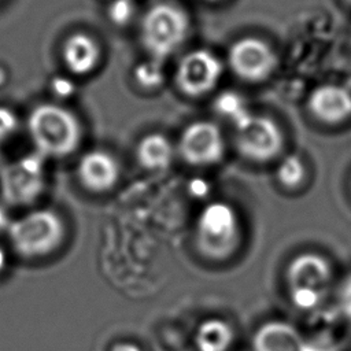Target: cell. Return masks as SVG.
Segmentation results:
<instances>
[{"label": "cell", "instance_id": "6da1fadb", "mask_svg": "<svg viewBox=\"0 0 351 351\" xmlns=\"http://www.w3.org/2000/svg\"><path fill=\"white\" fill-rule=\"evenodd\" d=\"M33 151L48 158L73 154L82 137L78 117L64 104L44 100L33 104L23 121Z\"/></svg>", "mask_w": 351, "mask_h": 351}, {"label": "cell", "instance_id": "7a4b0ae2", "mask_svg": "<svg viewBox=\"0 0 351 351\" xmlns=\"http://www.w3.org/2000/svg\"><path fill=\"white\" fill-rule=\"evenodd\" d=\"M64 237V223L51 208H34L12 219L8 243L19 256L33 259L55 251Z\"/></svg>", "mask_w": 351, "mask_h": 351}, {"label": "cell", "instance_id": "3957f363", "mask_svg": "<svg viewBox=\"0 0 351 351\" xmlns=\"http://www.w3.org/2000/svg\"><path fill=\"white\" fill-rule=\"evenodd\" d=\"M189 18L184 10L170 3L152 5L143 16L140 37L152 59L162 62L185 41Z\"/></svg>", "mask_w": 351, "mask_h": 351}, {"label": "cell", "instance_id": "277c9868", "mask_svg": "<svg viewBox=\"0 0 351 351\" xmlns=\"http://www.w3.org/2000/svg\"><path fill=\"white\" fill-rule=\"evenodd\" d=\"M45 162L36 151L4 162L0 170V195L4 203L15 207L34 203L47 184Z\"/></svg>", "mask_w": 351, "mask_h": 351}, {"label": "cell", "instance_id": "5b68a950", "mask_svg": "<svg viewBox=\"0 0 351 351\" xmlns=\"http://www.w3.org/2000/svg\"><path fill=\"white\" fill-rule=\"evenodd\" d=\"M239 241L234 210L223 202L207 204L196 221V243L200 252L213 259L228 258Z\"/></svg>", "mask_w": 351, "mask_h": 351}, {"label": "cell", "instance_id": "8992f818", "mask_svg": "<svg viewBox=\"0 0 351 351\" xmlns=\"http://www.w3.org/2000/svg\"><path fill=\"white\" fill-rule=\"evenodd\" d=\"M236 147L250 160L267 162L281 151L282 134L273 119L250 114L236 125Z\"/></svg>", "mask_w": 351, "mask_h": 351}, {"label": "cell", "instance_id": "52a82bcc", "mask_svg": "<svg viewBox=\"0 0 351 351\" xmlns=\"http://www.w3.org/2000/svg\"><path fill=\"white\" fill-rule=\"evenodd\" d=\"M222 63L207 49H195L186 53L176 70L178 89L192 97L211 92L222 75Z\"/></svg>", "mask_w": 351, "mask_h": 351}, {"label": "cell", "instance_id": "ba28073f", "mask_svg": "<svg viewBox=\"0 0 351 351\" xmlns=\"http://www.w3.org/2000/svg\"><path fill=\"white\" fill-rule=\"evenodd\" d=\"M228 63L241 80L258 82L266 80L274 71L277 55L265 41L255 37H243L230 45Z\"/></svg>", "mask_w": 351, "mask_h": 351}, {"label": "cell", "instance_id": "9c48e42d", "mask_svg": "<svg viewBox=\"0 0 351 351\" xmlns=\"http://www.w3.org/2000/svg\"><path fill=\"white\" fill-rule=\"evenodd\" d=\"M225 143L219 128L208 121L189 123L180 138V154L185 162L195 166H208L223 156Z\"/></svg>", "mask_w": 351, "mask_h": 351}, {"label": "cell", "instance_id": "30bf717a", "mask_svg": "<svg viewBox=\"0 0 351 351\" xmlns=\"http://www.w3.org/2000/svg\"><path fill=\"white\" fill-rule=\"evenodd\" d=\"M332 278V269L329 262L314 252H304L293 258L287 270V280L289 289H308L326 291Z\"/></svg>", "mask_w": 351, "mask_h": 351}, {"label": "cell", "instance_id": "8fae6325", "mask_svg": "<svg viewBox=\"0 0 351 351\" xmlns=\"http://www.w3.org/2000/svg\"><path fill=\"white\" fill-rule=\"evenodd\" d=\"M252 348L254 351H328L311 346L295 326L284 321L261 325L252 337Z\"/></svg>", "mask_w": 351, "mask_h": 351}, {"label": "cell", "instance_id": "7c38bea8", "mask_svg": "<svg viewBox=\"0 0 351 351\" xmlns=\"http://www.w3.org/2000/svg\"><path fill=\"white\" fill-rule=\"evenodd\" d=\"M310 112L325 123H340L351 117V92L340 85L317 86L308 96Z\"/></svg>", "mask_w": 351, "mask_h": 351}, {"label": "cell", "instance_id": "4fadbf2b", "mask_svg": "<svg viewBox=\"0 0 351 351\" xmlns=\"http://www.w3.org/2000/svg\"><path fill=\"white\" fill-rule=\"evenodd\" d=\"M60 60L71 75H88L100 60L99 44L88 33H70L60 45Z\"/></svg>", "mask_w": 351, "mask_h": 351}, {"label": "cell", "instance_id": "5bb4252c", "mask_svg": "<svg viewBox=\"0 0 351 351\" xmlns=\"http://www.w3.org/2000/svg\"><path fill=\"white\" fill-rule=\"evenodd\" d=\"M117 160L104 151L93 149L84 154L77 166L80 182L92 192L108 191L118 180Z\"/></svg>", "mask_w": 351, "mask_h": 351}, {"label": "cell", "instance_id": "9a60e30c", "mask_svg": "<svg viewBox=\"0 0 351 351\" xmlns=\"http://www.w3.org/2000/svg\"><path fill=\"white\" fill-rule=\"evenodd\" d=\"M137 159L148 170L166 169L173 159L171 143L160 133L147 134L137 145Z\"/></svg>", "mask_w": 351, "mask_h": 351}, {"label": "cell", "instance_id": "2e32d148", "mask_svg": "<svg viewBox=\"0 0 351 351\" xmlns=\"http://www.w3.org/2000/svg\"><path fill=\"white\" fill-rule=\"evenodd\" d=\"M233 340L230 325L219 318L203 321L195 335V344L199 351H226Z\"/></svg>", "mask_w": 351, "mask_h": 351}, {"label": "cell", "instance_id": "e0dca14e", "mask_svg": "<svg viewBox=\"0 0 351 351\" xmlns=\"http://www.w3.org/2000/svg\"><path fill=\"white\" fill-rule=\"evenodd\" d=\"M214 107L218 114L229 118L234 126L244 121L251 112L247 110L244 100L234 92H223L221 93L214 103Z\"/></svg>", "mask_w": 351, "mask_h": 351}, {"label": "cell", "instance_id": "ac0fdd59", "mask_svg": "<svg viewBox=\"0 0 351 351\" xmlns=\"http://www.w3.org/2000/svg\"><path fill=\"white\" fill-rule=\"evenodd\" d=\"M306 169L303 162L296 155L285 156L277 167V180L285 188H296L304 180Z\"/></svg>", "mask_w": 351, "mask_h": 351}, {"label": "cell", "instance_id": "d6986e66", "mask_svg": "<svg viewBox=\"0 0 351 351\" xmlns=\"http://www.w3.org/2000/svg\"><path fill=\"white\" fill-rule=\"evenodd\" d=\"M136 82L145 89H156L165 81V73L159 60L151 59L136 66L134 69Z\"/></svg>", "mask_w": 351, "mask_h": 351}, {"label": "cell", "instance_id": "ffe728a7", "mask_svg": "<svg viewBox=\"0 0 351 351\" xmlns=\"http://www.w3.org/2000/svg\"><path fill=\"white\" fill-rule=\"evenodd\" d=\"M22 128L19 114L7 104H0V147L14 138Z\"/></svg>", "mask_w": 351, "mask_h": 351}, {"label": "cell", "instance_id": "44dd1931", "mask_svg": "<svg viewBox=\"0 0 351 351\" xmlns=\"http://www.w3.org/2000/svg\"><path fill=\"white\" fill-rule=\"evenodd\" d=\"M48 92L51 95L49 100L62 103L75 93V84L70 77L55 75L48 81Z\"/></svg>", "mask_w": 351, "mask_h": 351}, {"label": "cell", "instance_id": "7402d4cb", "mask_svg": "<svg viewBox=\"0 0 351 351\" xmlns=\"http://www.w3.org/2000/svg\"><path fill=\"white\" fill-rule=\"evenodd\" d=\"M107 15L111 23L117 26H125L134 15L133 0H112L108 5Z\"/></svg>", "mask_w": 351, "mask_h": 351}, {"label": "cell", "instance_id": "603a6c76", "mask_svg": "<svg viewBox=\"0 0 351 351\" xmlns=\"http://www.w3.org/2000/svg\"><path fill=\"white\" fill-rule=\"evenodd\" d=\"M339 308L340 311L351 319V274L341 282L339 288Z\"/></svg>", "mask_w": 351, "mask_h": 351}, {"label": "cell", "instance_id": "cb8c5ba5", "mask_svg": "<svg viewBox=\"0 0 351 351\" xmlns=\"http://www.w3.org/2000/svg\"><path fill=\"white\" fill-rule=\"evenodd\" d=\"M189 192L196 196V197H203L207 195L208 192V185L204 180L200 178H195L192 180V182L189 184Z\"/></svg>", "mask_w": 351, "mask_h": 351}, {"label": "cell", "instance_id": "d4e9b609", "mask_svg": "<svg viewBox=\"0 0 351 351\" xmlns=\"http://www.w3.org/2000/svg\"><path fill=\"white\" fill-rule=\"evenodd\" d=\"M11 222H12V219L10 218L8 213L5 211V208L3 206H0V233H3V232L7 233Z\"/></svg>", "mask_w": 351, "mask_h": 351}, {"label": "cell", "instance_id": "484cf974", "mask_svg": "<svg viewBox=\"0 0 351 351\" xmlns=\"http://www.w3.org/2000/svg\"><path fill=\"white\" fill-rule=\"evenodd\" d=\"M111 351H141L138 346L133 344V343H129V341H122V343H118L112 347Z\"/></svg>", "mask_w": 351, "mask_h": 351}, {"label": "cell", "instance_id": "4316f807", "mask_svg": "<svg viewBox=\"0 0 351 351\" xmlns=\"http://www.w3.org/2000/svg\"><path fill=\"white\" fill-rule=\"evenodd\" d=\"M8 265V255H7V251L0 245V273L5 270Z\"/></svg>", "mask_w": 351, "mask_h": 351}, {"label": "cell", "instance_id": "83f0119b", "mask_svg": "<svg viewBox=\"0 0 351 351\" xmlns=\"http://www.w3.org/2000/svg\"><path fill=\"white\" fill-rule=\"evenodd\" d=\"M8 77H10V75H8V71H7L5 66H3V64L0 63V88L7 84Z\"/></svg>", "mask_w": 351, "mask_h": 351}, {"label": "cell", "instance_id": "f1b7e54d", "mask_svg": "<svg viewBox=\"0 0 351 351\" xmlns=\"http://www.w3.org/2000/svg\"><path fill=\"white\" fill-rule=\"evenodd\" d=\"M3 165H4V162H3V154H1V147H0V170H1Z\"/></svg>", "mask_w": 351, "mask_h": 351}, {"label": "cell", "instance_id": "f546056e", "mask_svg": "<svg viewBox=\"0 0 351 351\" xmlns=\"http://www.w3.org/2000/svg\"><path fill=\"white\" fill-rule=\"evenodd\" d=\"M206 1H219V0H206Z\"/></svg>", "mask_w": 351, "mask_h": 351}, {"label": "cell", "instance_id": "4dcf8cb0", "mask_svg": "<svg viewBox=\"0 0 351 351\" xmlns=\"http://www.w3.org/2000/svg\"><path fill=\"white\" fill-rule=\"evenodd\" d=\"M347 1H348V3H350V4H351V0H347Z\"/></svg>", "mask_w": 351, "mask_h": 351}, {"label": "cell", "instance_id": "1f68e13d", "mask_svg": "<svg viewBox=\"0 0 351 351\" xmlns=\"http://www.w3.org/2000/svg\"><path fill=\"white\" fill-rule=\"evenodd\" d=\"M0 1H1V0H0Z\"/></svg>", "mask_w": 351, "mask_h": 351}]
</instances>
